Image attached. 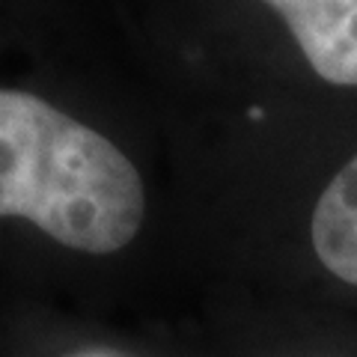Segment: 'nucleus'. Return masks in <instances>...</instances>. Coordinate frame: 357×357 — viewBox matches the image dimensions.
<instances>
[{
  "label": "nucleus",
  "instance_id": "obj_1",
  "mask_svg": "<svg viewBox=\"0 0 357 357\" xmlns=\"http://www.w3.org/2000/svg\"><path fill=\"white\" fill-rule=\"evenodd\" d=\"M143 215V178L105 134L30 93L0 89V218L105 256L131 244Z\"/></svg>",
  "mask_w": 357,
  "mask_h": 357
},
{
  "label": "nucleus",
  "instance_id": "obj_2",
  "mask_svg": "<svg viewBox=\"0 0 357 357\" xmlns=\"http://www.w3.org/2000/svg\"><path fill=\"white\" fill-rule=\"evenodd\" d=\"M321 81L357 86V0H265Z\"/></svg>",
  "mask_w": 357,
  "mask_h": 357
},
{
  "label": "nucleus",
  "instance_id": "obj_3",
  "mask_svg": "<svg viewBox=\"0 0 357 357\" xmlns=\"http://www.w3.org/2000/svg\"><path fill=\"white\" fill-rule=\"evenodd\" d=\"M312 248L333 277L357 286V155L319 197L312 211Z\"/></svg>",
  "mask_w": 357,
  "mask_h": 357
},
{
  "label": "nucleus",
  "instance_id": "obj_4",
  "mask_svg": "<svg viewBox=\"0 0 357 357\" xmlns=\"http://www.w3.org/2000/svg\"><path fill=\"white\" fill-rule=\"evenodd\" d=\"M69 357H122V354H116V351H102V349H93V351H75V354H69Z\"/></svg>",
  "mask_w": 357,
  "mask_h": 357
}]
</instances>
